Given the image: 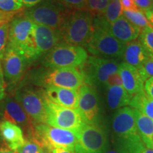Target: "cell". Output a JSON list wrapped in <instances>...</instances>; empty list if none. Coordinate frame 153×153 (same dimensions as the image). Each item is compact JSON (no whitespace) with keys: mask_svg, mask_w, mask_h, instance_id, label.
Instances as JSON below:
<instances>
[{"mask_svg":"<svg viewBox=\"0 0 153 153\" xmlns=\"http://www.w3.org/2000/svg\"><path fill=\"white\" fill-rule=\"evenodd\" d=\"M94 16L85 10L72 11L60 28L62 42L75 46H87L94 31Z\"/></svg>","mask_w":153,"mask_h":153,"instance_id":"obj_1","label":"cell"},{"mask_svg":"<svg viewBox=\"0 0 153 153\" xmlns=\"http://www.w3.org/2000/svg\"><path fill=\"white\" fill-rule=\"evenodd\" d=\"M35 24L24 15L16 16L11 21L7 47L14 49L28 60H36L33 42Z\"/></svg>","mask_w":153,"mask_h":153,"instance_id":"obj_2","label":"cell"},{"mask_svg":"<svg viewBox=\"0 0 153 153\" xmlns=\"http://www.w3.org/2000/svg\"><path fill=\"white\" fill-rule=\"evenodd\" d=\"M72 11L57 0H43L25 11L24 16L34 24L60 30Z\"/></svg>","mask_w":153,"mask_h":153,"instance_id":"obj_3","label":"cell"},{"mask_svg":"<svg viewBox=\"0 0 153 153\" xmlns=\"http://www.w3.org/2000/svg\"><path fill=\"white\" fill-rule=\"evenodd\" d=\"M33 137L42 147L51 151L60 148L75 153L77 147V137L74 132L47 124H35Z\"/></svg>","mask_w":153,"mask_h":153,"instance_id":"obj_4","label":"cell"},{"mask_svg":"<svg viewBox=\"0 0 153 153\" xmlns=\"http://www.w3.org/2000/svg\"><path fill=\"white\" fill-rule=\"evenodd\" d=\"M87 51L81 46L58 44L46 53L43 65L46 68H80L88 59Z\"/></svg>","mask_w":153,"mask_h":153,"instance_id":"obj_5","label":"cell"},{"mask_svg":"<svg viewBox=\"0 0 153 153\" xmlns=\"http://www.w3.org/2000/svg\"><path fill=\"white\" fill-rule=\"evenodd\" d=\"M45 108V124L50 126L69 130L76 133L85 123L78 108H70L59 106L48 99L46 97Z\"/></svg>","mask_w":153,"mask_h":153,"instance_id":"obj_6","label":"cell"},{"mask_svg":"<svg viewBox=\"0 0 153 153\" xmlns=\"http://www.w3.org/2000/svg\"><path fill=\"white\" fill-rule=\"evenodd\" d=\"M38 82L45 87H57L78 91L85 83V79L81 68H50L40 74Z\"/></svg>","mask_w":153,"mask_h":153,"instance_id":"obj_7","label":"cell"},{"mask_svg":"<svg viewBox=\"0 0 153 153\" xmlns=\"http://www.w3.org/2000/svg\"><path fill=\"white\" fill-rule=\"evenodd\" d=\"M87 48L91 54L112 58L123 57L126 44L118 41L106 30L94 26V31Z\"/></svg>","mask_w":153,"mask_h":153,"instance_id":"obj_8","label":"cell"},{"mask_svg":"<svg viewBox=\"0 0 153 153\" xmlns=\"http://www.w3.org/2000/svg\"><path fill=\"white\" fill-rule=\"evenodd\" d=\"M75 153H104L108 148L107 135L97 124L85 123L77 132Z\"/></svg>","mask_w":153,"mask_h":153,"instance_id":"obj_9","label":"cell"},{"mask_svg":"<svg viewBox=\"0 0 153 153\" xmlns=\"http://www.w3.org/2000/svg\"><path fill=\"white\" fill-rule=\"evenodd\" d=\"M15 99L34 124H45L46 108L44 91L22 88L16 91Z\"/></svg>","mask_w":153,"mask_h":153,"instance_id":"obj_10","label":"cell"},{"mask_svg":"<svg viewBox=\"0 0 153 153\" xmlns=\"http://www.w3.org/2000/svg\"><path fill=\"white\" fill-rule=\"evenodd\" d=\"M120 63L114 60L91 56L82 66V71L85 75L87 85H104L111 74L118 72Z\"/></svg>","mask_w":153,"mask_h":153,"instance_id":"obj_11","label":"cell"},{"mask_svg":"<svg viewBox=\"0 0 153 153\" xmlns=\"http://www.w3.org/2000/svg\"><path fill=\"white\" fill-rule=\"evenodd\" d=\"M114 141H129L141 139L137 130L133 108L123 107L114 114L112 120Z\"/></svg>","mask_w":153,"mask_h":153,"instance_id":"obj_12","label":"cell"},{"mask_svg":"<svg viewBox=\"0 0 153 153\" xmlns=\"http://www.w3.org/2000/svg\"><path fill=\"white\" fill-rule=\"evenodd\" d=\"M0 116L3 120L11 122L24 129L27 133V137L33 136L35 124L16 100L4 97L0 101Z\"/></svg>","mask_w":153,"mask_h":153,"instance_id":"obj_13","label":"cell"},{"mask_svg":"<svg viewBox=\"0 0 153 153\" xmlns=\"http://www.w3.org/2000/svg\"><path fill=\"white\" fill-rule=\"evenodd\" d=\"M94 26H98L123 43L135 41L139 37L141 30L126 19L123 15L114 22L107 23L101 16L94 21Z\"/></svg>","mask_w":153,"mask_h":153,"instance_id":"obj_14","label":"cell"},{"mask_svg":"<svg viewBox=\"0 0 153 153\" xmlns=\"http://www.w3.org/2000/svg\"><path fill=\"white\" fill-rule=\"evenodd\" d=\"M78 110L85 123L97 124L99 114V98L93 86L84 84L78 89Z\"/></svg>","mask_w":153,"mask_h":153,"instance_id":"obj_15","label":"cell"},{"mask_svg":"<svg viewBox=\"0 0 153 153\" xmlns=\"http://www.w3.org/2000/svg\"><path fill=\"white\" fill-rule=\"evenodd\" d=\"M33 42L36 59L48 53L62 42L60 30L48 26L35 24L33 29Z\"/></svg>","mask_w":153,"mask_h":153,"instance_id":"obj_16","label":"cell"},{"mask_svg":"<svg viewBox=\"0 0 153 153\" xmlns=\"http://www.w3.org/2000/svg\"><path fill=\"white\" fill-rule=\"evenodd\" d=\"M4 77L9 84H15L22 77L25 71L27 60L10 48H7L2 59Z\"/></svg>","mask_w":153,"mask_h":153,"instance_id":"obj_17","label":"cell"},{"mask_svg":"<svg viewBox=\"0 0 153 153\" xmlns=\"http://www.w3.org/2000/svg\"><path fill=\"white\" fill-rule=\"evenodd\" d=\"M118 72L121 79L122 87L132 97L144 90V82L137 68L124 62L120 63Z\"/></svg>","mask_w":153,"mask_h":153,"instance_id":"obj_18","label":"cell"},{"mask_svg":"<svg viewBox=\"0 0 153 153\" xmlns=\"http://www.w3.org/2000/svg\"><path fill=\"white\" fill-rule=\"evenodd\" d=\"M43 91L48 99L59 106L70 108H78L79 97L76 90L57 87H48Z\"/></svg>","mask_w":153,"mask_h":153,"instance_id":"obj_19","label":"cell"},{"mask_svg":"<svg viewBox=\"0 0 153 153\" xmlns=\"http://www.w3.org/2000/svg\"><path fill=\"white\" fill-rule=\"evenodd\" d=\"M0 135L7 146L14 151L20 148L26 141L23 130L19 126L7 120L0 121Z\"/></svg>","mask_w":153,"mask_h":153,"instance_id":"obj_20","label":"cell"},{"mask_svg":"<svg viewBox=\"0 0 153 153\" xmlns=\"http://www.w3.org/2000/svg\"><path fill=\"white\" fill-rule=\"evenodd\" d=\"M150 56L152 55L149 54L139 41L135 40L126 44L123 55L125 62L137 68V70Z\"/></svg>","mask_w":153,"mask_h":153,"instance_id":"obj_21","label":"cell"},{"mask_svg":"<svg viewBox=\"0 0 153 153\" xmlns=\"http://www.w3.org/2000/svg\"><path fill=\"white\" fill-rule=\"evenodd\" d=\"M133 113L140 137L147 148L153 149V120L135 108Z\"/></svg>","mask_w":153,"mask_h":153,"instance_id":"obj_22","label":"cell"},{"mask_svg":"<svg viewBox=\"0 0 153 153\" xmlns=\"http://www.w3.org/2000/svg\"><path fill=\"white\" fill-rule=\"evenodd\" d=\"M107 103L111 109H120L129 106L132 99L121 85H114L107 87Z\"/></svg>","mask_w":153,"mask_h":153,"instance_id":"obj_23","label":"cell"},{"mask_svg":"<svg viewBox=\"0 0 153 153\" xmlns=\"http://www.w3.org/2000/svg\"><path fill=\"white\" fill-rule=\"evenodd\" d=\"M129 106L153 120V99L144 90L132 97Z\"/></svg>","mask_w":153,"mask_h":153,"instance_id":"obj_24","label":"cell"},{"mask_svg":"<svg viewBox=\"0 0 153 153\" xmlns=\"http://www.w3.org/2000/svg\"><path fill=\"white\" fill-rule=\"evenodd\" d=\"M114 148L118 153H153V149L147 148L142 140L114 141Z\"/></svg>","mask_w":153,"mask_h":153,"instance_id":"obj_25","label":"cell"},{"mask_svg":"<svg viewBox=\"0 0 153 153\" xmlns=\"http://www.w3.org/2000/svg\"><path fill=\"white\" fill-rule=\"evenodd\" d=\"M123 16L140 30L147 27H152L143 11H123Z\"/></svg>","mask_w":153,"mask_h":153,"instance_id":"obj_26","label":"cell"},{"mask_svg":"<svg viewBox=\"0 0 153 153\" xmlns=\"http://www.w3.org/2000/svg\"><path fill=\"white\" fill-rule=\"evenodd\" d=\"M123 9L122 8L120 0H111L101 17L107 23H111L123 15Z\"/></svg>","mask_w":153,"mask_h":153,"instance_id":"obj_27","label":"cell"},{"mask_svg":"<svg viewBox=\"0 0 153 153\" xmlns=\"http://www.w3.org/2000/svg\"><path fill=\"white\" fill-rule=\"evenodd\" d=\"M111 0H86L85 11L93 16H101Z\"/></svg>","mask_w":153,"mask_h":153,"instance_id":"obj_28","label":"cell"},{"mask_svg":"<svg viewBox=\"0 0 153 153\" xmlns=\"http://www.w3.org/2000/svg\"><path fill=\"white\" fill-rule=\"evenodd\" d=\"M139 41L142 43L149 54L153 56V28L147 27L141 30Z\"/></svg>","mask_w":153,"mask_h":153,"instance_id":"obj_29","label":"cell"},{"mask_svg":"<svg viewBox=\"0 0 153 153\" xmlns=\"http://www.w3.org/2000/svg\"><path fill=\"white\" fill-rule=\"evenodd\" d=\"M42 146L33 136L26 139L24 144L19 148L16 153H39Z\"/></svg>","mask_w":153,"mask_h":153,"instance_id":"obj_30","label":"cell"},{"mask_svg":"<svg viewBox=\"0 0 153 153\" xmlns=\"http://www.w3.org/2000/svg\"><path fill=\"white\" fill-rule=\"evenodd\" d=\"M9 23L5 22L0 24V62L4 56L9 41Z\"/></svg>","mask_w":153,"mask_h":153,"instance_id":"obj_31","label":"cell"},{"mask_svg":"<svg viewBox=\"0 0 153 153\" xmlns=\"http://www.w3.org/2000/svg\"><path fill=\"white\" fill-rule=\"evenodd\" d=\"M24 7L19 0H0V11L7 14L18 12Z\"/></svg>","mask_w":153,"mask_h":153,"instance_id":"obj_32","label":"cell"},{"mask_svg":"<svg viewBox=\"0 0 153 153\" xmlns=\"http://www.w3.org/2000/svg\"><path fill=\"white\" fill-rule=\"evenodd\" d=\"M138 72L143 81L145 82L153 78V56H150L148 60L138 69Z\"/></svg>","mask_w":153,"mask_h":153,"instance_id":"obj_33","label":"cell"},{"mask_svg":"<svg viewBox=\"0 0 153 153\" xmlns=\"http://www.w3.org/2000/svg\"><path fill=\"white\" fill-rule=\"evenodd\" d=\"M70 10H85L86 0H57Z\"/></svg>","mask_w":153,"mask_h":153,"instance_id":"obj_34","label":"cell"},{"mask_svg":"<svg viewBox=\"0 0 153 153\" xmlns=\"http://www.w3.org/2000/svg\"><path fill=\"white\" fill-rule=\"evenodd\" d=\"M114 85H121L122 86V82L120 77L119 76L118 72H116L108 76V79H107L106 84H105V87L106 88L111 86H114Z\"/></svg>","mask_w":153,"mask_h":153,"instance_id":"obj_35","label":"cell"},{"mask_svg":"<svg viewBox=\"0 0 153 153\" xmlns=\"http://www.w3.org/2000/svg\"><path fill=\"white\" fill-rule=\"evenodd\" d=\"M137 7L143 12L153 9L152 0H133Z\"/></svg>","mask_w":153,"mask_h":153,"instance_id":"obj_36","label":"cell"},{"mask_svg":"<svg viewBox=\"0 0 153 153\" xmlns=\"http://www.w3.org/2000/svg\"><path fill=\"white\" fill-rule=\"evenodd\" d=\"M123 11H139L140 10L135 4L133 0H120ZM141 11V10H140Z\"/></svg>","mask_w":153,"mask_h":153,"instance_id":"obj_37","label":"cell"},{"mask_svg":"<svg viewBox=\"0 0 153 153\" xmlns=\"http://www.w3.org/2000/svg\"><path fill=\"white\" fill-rule=\"evenodd\" d=\"M144 91L148 97L153 99V78H150L145 82Z\"/></svg>","mask_w":153,"mask_h":153,"instance_id":"obj_38","label":"cell"},{"mask_svg":"<svg viewBox=\"0 0 153 153\" xmlns=\"http://www.w3.org/2000/svg\"><path fill=\"white\" fill-rule=\"evenodd\" d=\"M5 97V81L4 74L0 62V101Z\"/></svg>","mask_w":153,"mask_h":153,"instance_id":"obj_39","label":"cell"},{"mask_svg":"<svg viewBox=\"0 0 153 153\" xmlns=\"http://www.w3.org/2000/svg\"><path fill=\"white\" fill-rule=\"evenodd\" d=\"M18 12L7 14V13H3L0 11V24L5 22L9 23V22H11V21L16 16L17 14H18Z\"/></svg>","mask_w":153,"mask_h":153,"instance_id":"obj_40","label":"cell"},{"mask_svg":"<svg viewBox=\"0 0 153 153\" xmlns=\"http://www.w3.org/2000/svg\"><path fill=\"white\" fill-rule=\"evenodd\" d=\"M24 7H33L37 5L38 4L41 2L43 0H19Z\"/></svg>","mask_w":153,"mask_h":153,"instance_id":"obj_41","label":"cell"},{"mask_svg":"<svg viewBox=\"0 0 153 153\" xmlns=\"http://www.w3.org/2000/svg\"><path fill=\"white\" fill-rule=\"evenodd\" d=\"M145 14L148 19V22H150L151 26L153 28V9L145 11Z\"/></svg>","mask_w":153,"mask_h":153,"instance_id":"obj_42","label":"cell"},{"mask_svg":"<svg viewBox=\"0 0 153 153\" xmlns=\"http://www.w3.org/2000/svg\"><path fill=\"white\" fill-rule=\"evenodd\" d=\"M0 153H16V151L12 150L8 147H0Z\"/></svg>","mask_w":153,"mask_h":153,"instance_id":"obj_43","label":"cell"},{"mask_svg":"<svg viewBox=\"0 0 153 153\" xmlns=\"http://www.w3.org/2000/svg\"><path fill=\"white\" fill-rule=\"evenodd\" d=\"M52 153H73L70 151L65 150V149H60V148H57L54 149L52 150Z\"/></svg>","mask_w":153,"mask_h":153,"instance_id":"obj_44","label":"cell"},{"mask_svg":"<svg viewBox=\"0 0 153 153\" xmlns=\"http://www.w3.org/2000/svg\"><path fill=\"white\" fill-rule=\"evenodd\" d=\"M39 153H52V151L48 150V148H44V147H42Z\"/></svg>","mask_w":153,"mask_h":153,"instance_id":"obj_45","label":"cell"},{"mask_svg":"<svg viewBox=\"0 0 153 153\" xmlns=\"http://www.w3.org/2000/svg\"><path fill=\"white\" fill-rule=\"evenodd\" d=\"M104 153H118V152H116V150H111V149L108 148Z\"/></svg>","mask_w":153,"mask_h":153,"instance_id":"obj_46","label":"cell"},{"mask_svg":"<svg viewBox=\"0 0 153 153\" xmlns=\"http://www.w3.org/2000/svg\"><path fill=\"white\" fill-rule=\"evenodd\" d=\"M152 7H153V0H152Z\"/></svg>","mask_w":153,"mask_h":153,"instance_id":"obj_47","label":"cell"},{"mask_svg":"<svg viewBox=\"0 0 153 153\" xmlns=\"http://www.w3.org/2000/svg\"><path fill=\"white\" fill-rule=\"evenodd\" d=\"M152 143H153V137H152Z\"/></svg>","mask_w":153,"mask_h":153,"instance_id":"obj_48","label":"cell"}]
</instances>
